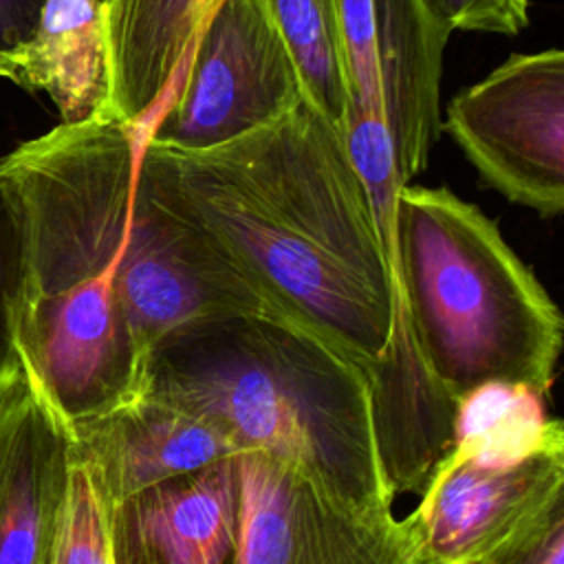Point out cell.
Instances as JSON below:
<instances>
[{
	"label": "cell",
	"mask_w": 564,
	"mask_h": 564,
	"mask_svg": "<svg viewBox=\"0 0 564 564\" xmlns=\"http://www.w3.org/2000/svg\"><path fill=\"white\" fill-rule=\"evenodd\" d=\"M141 137L101 115L59 123L0 161L26 223L24 372L68 427L141 394L148 357L170 333L269 311L152 183Z\"/></svg>",
	"instance_id": "obj_1"
},
{
	"label": "cell",
	"mask_w": 564,
	"mask_h": 564,
	"mask_svg": "<svg viewBox=\"0 0 564 564\" xmlns=\"http://www.w3.org/2000/svg\"><path fill=\"white\" fill-rule=\"evenodd\" d=\"M159 192L269 311L313 330L368 379L390 339L388 269L344 132L308 101L212 150L141 141Z\"/></svg>",
	"instance_id": "obj_2"
},
{
	"label": "cell",
	"mask_w": 564,
	"mask_h": 564,
	"mask_svg": "<svg viewBox=\"0 0 564 564\" xmlns=\"http://www.w3.org/2000/svg\"><path fill=\"white\" fill-rule=\"evenodd\" d=\"M143 392L214 419L240 454L280 458L352 509L392 511L366 375L289 317L234 313L170 333Z\"/></svg>",
	"instance_id": "obj_3"
},
{
	"label": "cell",
	"mask_w": 564,
	"mask_h": 564,
	"mask_svg": "<svg viewBox=\"0 0 564 564\" xmlns=\"http://www.w3.org/2000/svg\"><path fill=\"white\" fill-rule=\"evenodd\" d=\"M397 249L416 344L454 403L491 381L549 394L564 344L560 308L480 207L449 187L408 183Z\"/></svg>",
	"instance_id": "obj_4"
},
{
	"label": "cell",
	"mask_w": 564,
	"mask_h": 564,
	"mask_svg": "<svg viewBox=\"0 0 564 564\" xmlns=\"http://www.w3.org/2000/svg\"><path fill=\"white\" fill-rule=\"evenodd\" d=\"M176 82L141 128L143 143L212 150L306 101L295 62L260 0H214Z\"/></svg>",
	"instance_id": "obj_5"
},
{
	"label": "cell",
	"mask_w": 564,
	"mask_h": 564,
	"mask_svg": "<svg viewBox=\"0 0 564 564\" xmlns=\"http://www.w3.org/2000/svg\"><path fill=\"white\" fill-rule=\"evenodd\" d=\"M487 185L542 218L564 209V53L507 57L441 121Z\"/></svg>",
	"instance_id": "obj_6"
},
{
	"label": "cell",
	"mask_w": 564,
	"mask_h": 564,
	"mask_svg": "<svg viewBox=\"0 0 564 564\" xmlns=\"http://www.w3.org/2000/svg\"><path fill=\"white\" fill-rule=\"evenodd\" d=\"M236 467L231 564H425L408 518L352 509L269 454H238Z\"/></svg>",
	"instance_id": "obj_7"
},
{
	"label": "cell",
	"mask_w": 564,
	"mask_h": 564,
	"mask_svg": "<svg viewBox=\"0 0 564 564\" xmlns=\"http://www.w3.org/2000/svg\"><path fill=\"white\" fill-rule=\"evenodd\" d=\"M410 520L425 564H482L564 500V452L509 467L441 458Z\"/></svg>",
	"instance_id": "obj_8"
},
{
	"label": "cell",
	"mask_w": 564,
	"mask_h": 564,
	"mask_svg": "<svg viewBox=\"0 0 564 564\" xmlns=\"http://www.w3.org/2000/svg\"><path fill=\"white\" fill-rule=\"evenodd\" d=\"M70 432L73 452L88 465L106 507L240 454L214 419L150 392Z\"/></svg>",
	"instance_id": "obj_9"
},
{
	"label": "cell",
	"mask_w": 564,
	"mask_h": 564,
	"mask_svg": "<svg viewBox=\"0 0 564 564\" xmlns=\"http://www.w3.org/2000/svg\"><path fill=\"white\" fill-rule=\"evenodd\" d=\"M73 432L22 372L0 401V564H48Z\"/></svg>",
	"instance_id": "obj_10"
},
{
	"label": "cell",
	"mask_w": 564,
	"mask_h": 564,
	"mask_svg": "<svg viewBox=\"0 0 564 564\" xmlns=\"http://www.w3.org/2000/svg\"><path fill=\"white\" fill-rule=\"evenodd\" d=\"M108 509L112 564H231L236 458L143 489Z\"/></svg>",
	"instance_id": "obj_11"
},
{
	"label": "cell",
	"mask_w": 564,
	"mask_h": 564,
	"mask_svg": "<svg viewBox=\"0 0 564 564\" xmlns=\"http://www.w3.org/2000/svg\"><path fill=\"white\" fill-rule=\"evenodd\" d=\"M381 115L397 170L419 176L441 134V77L449 31L421 0H372Z\"/></svg>",
	"instance_id": "obj_12"
},
{
	"label": "cell",
	"mask_w": 564,
	"mask_h": 564,
	"mask_svg": "<svg viewBox=\"0 0 564 564\" xmlns=\"http://www.w3.org/2000/svg\"><path fill=\"white\" fill-rule=\"evenodd\" d=\"M214 0H101L108 117L143 128L170 95Z\"/></svg>",
	"instance_id": "obj_13"
},
{
	"label": "cell",
	"mask_w": 564,
	"mask_h": 564,
	"mask_svg": "<svg viewBox=\"0 0 564 564\" xmlns=\"http://www.w3.org/2000/svg\"><path fill=\"white\" fill-rule=\"evenodd\" d=\"M11 82L46 93L62 123L106 115L110 73L101 0H46Z\"/></svg>",
	"instance_id": "obj_14"
},
{
	"label": "cell",
	"mask_w": 564,
	"mask_h": 564,
	"mask_svg": "<svg viewBox=\"0 0 564 564\" xmlns=\"http://www.w3.org/2000/svg\"><path fill=\"white\" fill-rule=\"evenodd\" d=\"M551 452H564V425L546 416L540 390L491 381L456 399L452 443L443 458L509 467Z\"/></svg>",
	"instance_id": "obj_15"
},
{
	"label": "cell",
	"mask_w": 564,
	"mask_h": 564,
	"mask_svg": "<svg viewBox=\"0 0 564 564\" xmlns=\"http://www.w3.org/2000/svg\"><path fill=\"white\" fill-rule=\"evenodd\" d=\"M284 40L304 99L341 128L350 108L348 57L337 0H260Z\"/></svg>",
	"instance_id": "obj_16"
},
{
	"label": "cell",
	"mask_w": 564,
	"mask_h": 564,
	"mask_svg": "<svg viewBox=\"0 0 564 564\" xmlns=\"http://www.w3.org/2000/svg\"><path fill=\"white\" fill-rule=\"evenodd\" d=\"M26 280V223L20 192L0 165V401L22 377L18 322Z\"/></svg>",
	"instance_id": "obj_17"
},
{
	"label": "cell",
	"mask_w": 564,
	"mask_h": 564,
	"mask_svg": "<svg viewBox=\"0 0 564 564\" xmlns=\"http://www.w3.org/2000/svg\"><path fill=\"white\" fill-rule=\"evenodd\" d=\"M48 564H112L108 509L88 465L75 452Z\"/></svg>",
	"instance_id": "obj_18"
},
{
	"label": "cell",
	"mask_w": 564,
	"mask_h": 564,
	"mask_svg": "<svg viewBox=\"0 0 564 564\" xmlns=\"http://www.w3.org/2000/svg\"><path fill=\"white\" fill-rule=\"evenodd\" d=\"M350 77V108L381 117V95L375 62L372 0H337Z\"/></svg>",
	"instance_id": "obj_19"
},
{
	"label": "cell",
	"mask_w": 564,
	"mask_h": 564,
	"mask_svg": "<svg viewBox=\"0 0 564 564\" xmlns=\"http://www.w3.org/2000/svg\"><path fill=\"white\" fill-rule=\"evenodd\" d=\"M452 31L518 35L529 24V0H421Z\"/></svg>",
	"instance_id": "obj_20"
},
{
	"label": "cell",
	"mask_w": 564,
	"mask_h": 564,
	"mask_svg": "<svg viewBox=\"0 0 564 564\" xmlns=\"http://www.w3.org/2000/svg\"><path fill=\"white\" fill-rule=\"evenodd\" d=\"M482 564H564V500Z\"/></svg>",
	"instance_id": "obj_21"
},
{
	"label": "cell",
	"mask_w": 564,
	"mask_h": 564,
	"mask_svg": "<svg viewBox=\"0 0 564 564\" xmlns=\"http://www.w3.org/2000/svg\"><path fill=\"white\" fill-rule=\"evenodd\" d=\"M46 0H0V79H11L15 62L33 40Z\"/></svg>",
	"instance_id": "obj_22"
}]
</instances>
